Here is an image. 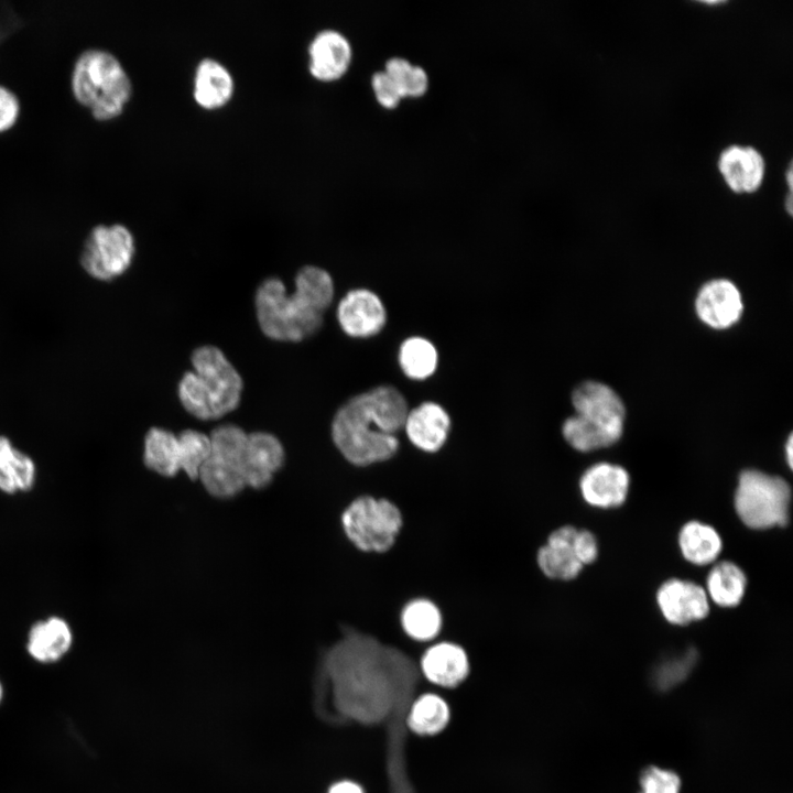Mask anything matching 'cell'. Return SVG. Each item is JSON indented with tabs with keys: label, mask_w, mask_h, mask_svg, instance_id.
<instances>
[{
	"label": "cell",
	"mask_w": 793,
	"mask_h": 793,
	"mask_svg": "<svg viewBox=\"0 0 793 793\" xmlns=\"http://www.w3.org/2000/svg\"><path fill=\"white\" fill-rule=\"evenodd\" d=\"M409 409L402 393L381 385L348 400L335 414L332 437L352 466L370 467L391 460L399 452L398 434Z\"/></svg>",
	"instance_id": "cell-1"
},
{
	"label": "cell",
	"mask_w": 793,
	"mask_h": 793,
	"mask_svg": "<svg viewBox=\"0 0 793 793\" xmlns=\"http://www.w3.org/2000/svg\"><path fill=\"white\" fill-rule=\"evenodd\" d=\"M329 273L315 265L303 267L295 276V290L286 293L276 278L264 280L256 293V313L261 330L280 341H300L315 334L333 302Z\"/></svg>",
	"instance_id": "cell-2"
},
{
	"label": "cell",
	"mask_w": 793,
	"mask_h": 793,
	"mask_svg": "<svg viewBox=\"0 0 793 793\" xmlns=\"http://www.w3.org/2000/svg\"><path fill=\"white\" fill-rule=\"evenodd\" d=\"M193 371L178 383L184 409L199 420H216L233 411L240 402L242 379L224 352L202 346L192 355Z\"/></svg>",
	"instance_id": "cell-3"
},
{
	"label": "cell",
	"mask_w": 793,
	"mask_h": 793,
	"mask_svg": "<svg viewBox=\"0 0 793 793\" xmlns=\"http://www.w3.org/2000/svg\"><path fill=\"white\" fill-rule=\"evenodd\" d=\"M76 100L94 118L111 120L122 113L132 96V83L120 61L104 50H87L77 58L72 74Z\"/></svg>",
	"instance_id": "cell-4"
},
{
	"label": "cell",
	"mask_w": 793,
	"mask_h": 793,
	"mask_svg": "<svg viewBox=\"0 0 793 793\" xmlns=\"http://www.w3.org/2000/svg\"><path fill=\"white\" fill-rule=\"evenodd\" d=\"M339 520L345 537L363 554L389 552L403 526V515L395 503L370 495L351 499Z\"/></svg>",
	"instance_id": "cell-5"
},
{
	"label": "cell",
	"mask_w": 793,
	"mask_h": 793,
	"mask_svg": "<svg viewBox=\"0 0 793 793\" xmlns=\"http://www.w3.org/2000/svg\"><path fill=\"white\" fill-rule=\"evenodd\" d=\"M791 496V487L782 477L745 469L738 477L734 506L746 526L765 530L787 524Z\"/></svg>",
	"instance_id": "cell-6"
},
{
	"label": "cell",
	"mask_w": 793,
	"mask_h": 793,
	"mask_svg": "<svg viewBox=\"0 0 793 793\" xmlns=\"http://www.w3.org/2000/svg\"><path fill=\"white\" fill-rule=\"evenodd\" d=\"M135 241L121 224L98 225L84 241L79 262L93 280L110 282L123 275L133 262Z\"/></svg>",
	"instance_id": "cell-7"
},
{
	"label": "cell",
	"mask_w": 793,
	"mask_h": 793,
	"mask_svg": "<svg viewBox=\"0 0 793 793\" xmlns=\"http://www.w3.org/2000/svg\"><path fill=\"white\" fill-rule=\"evenodd\" d=\"M572 403L576 415L621 438L626 406L611 387L599 381H584L574 389Z\"/></svg>",
	"instance_id": "cell-8"
},
{
	"label": "cell",
	"mask_w": 793,
	"mask_h": 793,
	"mask_svg": "<svg viewBox=\"0 0 793 793\" xmlns=\"http://www.w3.org/2000/svg\"><path fill=\"white\" fill-rule=\"evenodd\" d=\"M535 564L546 579L576 578L584 567L578 551V529L564 524L552 530L535 552Z\"/></svg>",
	"instance_id": "cell-9"
},
{
	"label": "cell",
	"mask_w": 793,
	"mask_h": 793,
	"mask_svg": "<svg viewBox=\"0 0 793 793\" xmlns=\"http://www.w3.org/2000/svg\"><path fill=\"white\" fill-rule=\"evenodd\" d=\"M743 298L730 280L718 278L705 282L695 297V313L706 326L724 330L735 326L743 313Z\"/></svg>",
	"instance_id": "cell-10"
},
{
	"label": "cell",
	"mask_w": 793,
	"mask_h": 793,
	"mask_svg": "<svg viewBox=\"0 0 793 793\" xmlns=\"http://www.w3.org/2000/svg\"><path fill=\"white\" fill-rule=\"evenodd\" d=\"M656 604L665 620L676 626L703 620L709 613L705 588L691 580L671 578L664 582L656 591Z\"/></svg>",
	"instance_id": "cell-11"
},
{
	"label": "cell",
	"mask_w": 793,
	"mask_h": 793,
	"mask_svg": "<svg viewBox=\"0 0 793 793\" xmlns=\"http://www.w3.org/2000/svg\"><path fill=\"white\" fill-rule=\"evenodd\" d=\"M352 46L347 36L335 29L318 31L307 47L308 72L324 83L340 79L352 62Z\"/></svg>",
	"instance_id": "cell-12"
},
{
	"label": "cell",
	"mask_w": 793,
	"mask_h": 793,
	"mask_svg": "<svg viewBox=\"0 0 793 793\" xmlns=\"http://www.w3.org/2000/svg\"><path fill=\"white\" fill-rule=\"evenodd\" d=\"M629 472L620 465L601 461L589 466L580 476L578 487L586 503L595 508H617L627 499Z\"/></svg>",
	"instance_id": "cell-13"
},
{
	"label": "cell",
	"mask_w": 793,
	"mask_h": 793,
	"mask_svg": "<svg viewBox=\"0 0 793 793\" xmlns=\"http://www.w3.org/2000/svg\"><path fill=\"white\" fill-rule=\"evenodd\" d=\"M341 329L351 337H370L384 326L387 313L377 294L369 290L349 291L337 306Z\"/></svg>",
	"instance_id": "cell-14"
},
{
	"label": "cell",
	"mask_w": 793,
	"mask_h": 793,
	"mask_svg": "<svg viewBox=\"0 0 793 793\" xmlns=\"http://www.w3.org/2000/svg\"><path fill=\"white\" fill-rule=\"evenodd\" d=\"M420 669L431 683L447 688L456 687L468 677L470 659L463 645L441 640L424 650Z\"/></svg>",
	"instance_id": "cell-15"
},
{
	"label": "cell",
	"mask_w": 793,
	"mask_h": 793,
	"mask_svg": "<svg viewBox=\"0 0 793 793\" xmlns=\"http://www.w3.org/2000/svg\"><path fill=\"white\" fill-rule=\"evenodd\" d=\"M74 631L62 616L51 615L34 621L28 630L25 650L29 656L41 664H53L70 651Z\"/></svg>",
	"instance_id": "cell-16"
},
{
	"label": "cell",
	"mask_w": 793,
	"mask_h": 793,
	"mask_svg": "<svg viewBox=\"0 0 793 793\" xmlns=\"http://www.w3.org/2000/svg\"><path fill=\"white\" fill-rule=\"evenodd\" d=\"M283 460V446L274 435L267 432L249 433L242 458L246 487L253 489L267 487L281 468Z\"/></svg>",
	"instance_id": "cell-17"
},
{
	"label": "cell",
	"mask_w": 793,
	"mask_h": 793,
	"mask_svg": "<svg viewBox=\"0 0 793 793\" xmlns=\"http://www.w3.org/2000/svg\"><path fill=\"white\" fill-rule=\"evenodd\" d=\"M403 430L415 448L426 454H435L448 439L450 419L441 405L424 402L408 412Z\"/></svg>",
	"instance_id": "cell-18"
},
{
	"label": "cell",
	"mask_w": 793,
	"mask_h": 793,
	"mask_svg": "<svg viewBox=\"0 0 793 793\" xmlns=\"http://www.w3.org/2000/svg\"><path fill=\"white\" fill-rule=\"evenodd\" d=\"M718 170L732 192L750 194L761 186L765 163L754 148L730 145L720 153Z\"/></svg>",
	"instance_id": "cell-19"
},
{
	"label": "cell",
	"mask_w": 793,
	"mask_h": 793,
	"mask_svg": "<svg viewBox=\"0 0 793 793\" xmlns=\"http://www.w3.org/2000/svg\"><path fill=\"white\" fill-rule=\"evenodd\" d=\"M235 78L229 68L214 57L202 58L194 72L193 98L205 110H218L235 94Z\"/></svg>",
	"instance_id": "cell-20"
},
{
	"label": "cell",
	"mask_w": 793,
	"mask_h": 793,
	"mask_svg": "<svg viewBox=\"0 0 793 793\" xmlns=\"http://www.w3.org/2000/svg\"><path fill=\"white\" fill-rule=\"evenodd\" d=\"M37 466L31 455L0 435V492L18 495L30 492L36 485Z\"/></svg>",
	"instance_id": "cell-21"
},
{
	"label": "cell",
	"mask_w": 793,
	"mask_h": 793,
	"mask_svg": "<svg viewBox=\"0 0 793 793\" xmlns=\"http://www.w3.org/2000/svg\"><path fill=\"white\" fill-rule=\"evenodd\" d=\"M399 624L408 640L420 644L430 643L441 636L443 616L434 601L417 597L403 605L399 613Z\"/></svg>",
	"instance_id": "cell-22"
},
{
	"label": "cell",
	"mask_w": 793,
	"mask_h": 793,
	"mask_svg": "<svg viewBox=\"0 0 793 793\" xmlns=\"http://www.w3.org/2000/svg\"><path fill=\"white\" fill-rule=\"evenodd\" d=\"M143 463L161 476H175L181 470L178 436L162 427H151L144 437Z\"/></svg>",
	"instance_id": "cell-23"
},
{
	"label": "cell",
	"mask_w": 793,
	"mask_h": 793,
	"mask_svg": "<svg viewBox=\"0 0 793 793\" xmlns=\"http://www.w3.org/2000/svg\"><path fill=\"white\" fill-rule=\"evenodd\" d=\"M678 546L686 561L707 565L716 561L723 550V540L715 528L693 520L686 522L678 533Z\"/></svg>",
	"instance_id": "cell-24"
},
{
	"label": "cell",
	"mask_w": 793,
	"mask_h": 793,
	"mask_svg": "<svg viewBox=\"0 0 793 793\" xmlns=\"http://www.w3.org/2000/svg\"><path fill=\"white\" fill-rule=\"evenodd\" d=\"M747 584V576L737 564L723 561L709 571L706 594L719 607L732 608L741 602Z\"/></svg>",
	"instance_id": "cell-25"
},
{
	"label": "cell",
	"mask_w": 793,
	"mask_h": 793,
	"mask_svg": "<svg viewBox=\"0 0 793 793\" xmlns=\"http://www.w3.org/2000/svg\"><path fill=\"white\" fill-rule=\"evenodd\" d=\"M198 478L208 493L220 499L231 498L246 487L241 467L211 453L200 467Z\"/></svg>",
	"instance_id": "cell-26"
},
{
	"label": "cell",
	"mask_w": 793,
	"mask_h": 793,
	"mask_svg": "<svg viewBox=\"0 0 793 793\" xmlns=\"http://www.w3.org/2000/svg\"><path fill=\"white\" fill-rule=\"evenodd\" d=\"M449 721V707L436 694H424L412 705L408 725L419 735L431 736L442 731Z\"/></svg>",
	"instance_id": "cell-27"
},
{
	"label": "cell",
	"mask_w": 793,
	"mask_h": 793,
	"mask_svg": "<svg viewBox=\"0 0 793 793\" xmlns=\"http://www.w3.org/2000/svg\"><path fill=\"white\" fill-rule=\"evenodd\" d=\"M399 362L409 378L423 380L435 371L437 351L427 339L411 337L404 340L400 347Z\"/></svg>",
	"instance_id": "cell-28"
},
{
	"label": "cell",
	"mask_w": 793,
	"mask_h": 793,
	"mask_svg": "<svg viewBox=\"0 0 793 793\" xmlns=\"http://www.w3.org/2000/svg\"><path fill=\"white\" fill-rule=\"evenodd\" d=\"M383 70L395 83L403 98L422 97L428 89L430 79L426 70L404 57H391L385 62Z\"/></svg>",
	"instance_id": "cell-29"
},
{
	"label": "cell",
	"mask_w": 793,
	"mask_h": 793,
	"mask_svg": "<svg viewBox=\"0 0 793 793\" xmlns=\"http://www.w3.org/2000/svg\"><path fill=\"white\" fill-rule=\"evenodd\" d=\"M696 649L688 648L683 653L661 661L652 671V683L659 691H669L687 678L697 662Z\"/></svg>",
	"instance_id": "cell-30"
},
{
	"label": "cell",
	"mask_w": 793,
	"mask_h": 793,
	"mask_svg": "<svg viewBox=\"0 0 793 793\" xmlns=\"http://www.w3.org/2000/svg\"><path fill=\"white\" fill-rule=\"evenodd\" d=\"M178 436L181 470L191 479H197L203 464L210 455L209 436L195 430H185Z\"/></svg>",
	"instance_id": "cell-31"
},
{
	"label": "cell",
	"mask_w": 793,
	"mask_h": 793,
	"mask_svg": "<svg viewBox=\"0 0 793 793\" xmlns=\"http://www.w3.org/2000/svg\"><path fill=\"white\" fill-rule=\"evenodd\" d=\"M641 791L639 793H680L681 779L672 770L655 765L645 768L639 779Z\"/></svg>",
	"instance_id": "cell-32"
},
{
	"label": "cell",
	"mask_w": 793,
	"mask_h": 793,
	"mask_svg": "<svg viewBox=\"0 0 793 793\" xmlns=\"http://www.w3.org/2000/svg\"><path fill=\"white\" fill-rule=\"evenodd\" d=\"M371 86L377 101L387 109L398 107L403 99L400 89L384 70H378L372 75Z\"/></svg>",
	"instance_id": "cell-33"
},
{
	"label": "cell",
	"mask_w": 793,
	"mask_h": 793,
	"mask_svg": "<svg viewBox=\"0 0 793 793\" xmlns=\"http://www.w3.org/2000/svg\"><path fill=\"white\" fill-rule=\"evenodd\" d=\"M20 104L8 88L0 86V132L9 130L18 120Z\"/></svg>",
	"instance_id": "cell-34"
},
{
	"label": "cell",
	"mask_w": 793,
	"mask_h": 793,
	"mask_svg": "<svg viewBox=\"0 0 793 793\" xmlns=\"http://www.w3.org/2000/svg\"><path fill=\"white\" fill-rule=\"evenodd\" d=\"M328 793H363V791L352 781H340L332 785Z\"/></svg>",
	"instance_id": "cell-35"
},
{
	"label": "cell",
	"mask_w": 793,
	"mask_h": 793,
	"mask_svg": "<svg viewBox=\"0 0 793 793\" xmlns=\"http://www.w3.org/2000/svg\"><path fill=\"white\" fill-rule=\"evenodd\" d=\"M784 448H785L786 461H787V465H789L790 468H791V467H792V459H793V453H792V452H793V438H792V435H791V434H790L789 437H787V441H786V444H785Z\"/></svg>",
	"instance_id": "cell-36"
},
{
	"label": "cell",
	"mask_w": 793,
	"mask_h": 793,
	"mask_svg": "<svg viewBox=\"0 0 793 793\" xmlns=\"http://www.w3.org/2000/svg\"><path fill=\"white\" fill-rule=\"evenodd\" d=\"M786 180H787V184H789L790 189H792V169H791V167H790L789 171L786 172Z\"/></svg>",
	"instance_id": "cell-37"
},
{
	"label": "cell",
	"mask_w": 793,
	"mask_h": 793,
	"mask_svg": "<svg viewBox=\"0 0 793 793\" xmlns=\"http://www.w3.org/2000/svg\"><path fill=\"white\" fill-rule=\"evenodd\" d=\"M786 208H787V213L790 215H792V196H791V194L789 195V197L786 199Z\"/></svg>",
	"instance_id": "cell-38"
},
{
	"label": "cell",
	"mask_w": 793,
	"mask_h": 793,
	"mask_svg": "<svg viewBox=\"0 0 793 793\" xmlns=\"http://www.w3.org/2000/svg\"><path fill=\"white\" fill-rule=\"evenodd\" d=\"M3 695H4V688H3V684H2V682H1V680H0V704H1L2 699H3Z\"/></svg>",
	"instance_id": "cell-39"
}]
</instances>
